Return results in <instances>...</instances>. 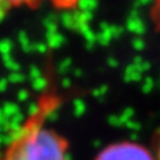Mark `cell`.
<instances>
[{
  "mask_svg": "<svg viewBox=\"0 0 160 160\" xmlns=\"http://www.w3.org/2000/svg\"><path fill=\"white\" fill-rule=\"evenodd\" d=\"M159 160H160V147H159Z\"/></svg>",
  "mask_w": 160,
  "mask_h": 160,
  "instance_id": "cell-25",
  "label": "cell"
},
{
  "mask_svg": "<svg viewBox=\"0 0 160 160\" xmlns=\"http://www.w3.org/2000/svg\"><path fill=\"white\" fill-rule=\"evenodd\" d=\"M27 95H28V93H27L26 91H22V92H20V93H19V98L24 100V99H27Z\"/></svg>",
  "mask_w": 160,
  "mask_h": 160,
  "instance_id": "cell-24",
  "label": "cell"
},
{
  "mask_svg": "<svg viewBox=\"0 0 160 160\" xmlns=\"http://www.w3.org/2000/svg\"><path fill=\"white\" fill-rule=\"evenodd\" d=\"M143 75H144V72L139 68V66L131 63V64H128V66L126 67V69H124V82H127V83H139L140 80L144 79Z\"/></svg>",
  "mask_w": 160,
  "mask_h": 160,
  "instance_id": "cell-4",
  "label": "cell"
},
{
  "mask_svg": "<svg viewBox=\"0 0 160 160\" xmlns=\"http://www.w3.org/2000/svg\"><path fill=\"white\" fill-rule=\"evenodd\" d=\"M95 160H155L144 147L136 143H116L108 146Z\"/></svg>",
  "mask_w": 160,
  "mask_h": 160,
  "instance_id": "cell-2",
  "label": "cell"
},
{
  "mask_svg": "<svg viewBox=\"0 0 160 160\" xmlns=\"http://www.w3.org/2000/svg\"><path fill=\"white\" fill-rule=\"evenodd\" d=\"M60 22H62L67 28L76 29V20H75V13L66 12L62 18H60Z\"/></svg>",
  "mask_w": 160,
  "mask_h": 160,
  "instance_id": "cell-8",
  "label": "cell"
},
{
  "mask_svg": "<svg viewBox=\"0 0 160 160\" xmlns=\"http://www.w3.org/2000/svg\"><path fill=\"white\" fill-rule=\"evenodd\" d=\"M33 49H36V51H39L40 53H42V52L46 51V44H38V46H35Z\"/></svg>",
  "mask_w": 160,
  "mask_h": 160,
  "instance_id": "cell-23",
  "label": "cell"
},
{
  "mask_svg": "<svg viewBox=\"0 0 160 160\" xmlns=\"http://www.w3.org/2000/svg\"><path fill=\"white\" fill-rule=\"evenodd\" d=\"M98 6H99L98 0H78V8L82 12L92 13L98 8Z\"/></svg>",
  "mask_w": 160,
  "mask_h": 160,
  "instance_id": "cell-7",
  "label": "cell"
},
{
  "mask_svg": "<svg viewBox=\"0 0 160 160\" xmlns=\"http://www.w3.org/2000/svg\"><path fill=\"white\" fill-rule=\"evenodd\" d=\"M69 66H71V60L67 59L66 62H62V64H60V69H62V71H66Z\"/></svg>",
  "mask_w": 160,
  "mask_h": 160,
  "instance_id": "cell-20",
  "label": "cell"
},
{
  "mask_svg": "<svg viewBox=\"0 0 160 160\" xmlns=\"http://www.w3.org/2000/svg\"><path fill=\"white\" fill-rule=\"evenodd\" d=\"M19 40H20V44L23 46V48H24V51H33V48H35V46L33 44L29 42V39H28V36L24 32H22L19 35Z\"/></svg>",
  "mask_w": 160,
  "mask_h": 160,
  "instance_id": "cell-10",
  "label": "cell"
},
{
  "mask_svg": "<svg viewBox=\"0 0 160 160\" xmlns=\"http://www.w3.org/2000/svg\"><path fill=\"white\" fill-rule=\"evenodd\" d=\"M2 3L7 4V6H16V4H23V3H32L35 0H0Z\"/></svg>",
  "mask_w": 160,
  "mask_h": 160,
  "instance_id": "cell-15",
  "label": "cell"
},
{
  "mask_svg": "<svg viewBox=\"0 0 160 160\" xmlns=\"http://www.w3.org/2000/svg\"><path fill=\"white\" fill-rule=\"evenodd\" d=\"M111 32H112L113 39H116V38H120L123 35L124 28L120 27V26H113V24H111Z\"/></svg>",
  "mask_w": 160,
  "mask_h": 160,
  "instance_id": "cell-14",
  "label": "cell"
},
{
  "mask_svg": "<svg viewBox=\"0 0 160 160\" xmlns=\"http://www.w3.org/2000/svg\"><path fill=\"white\" fill-rule=\"evenodd\" d=\"M53 106H39L36 112L15 129L0 160H69L67 143L46 126Z\"/></svg>",
  "mask_w": 160,
  "mask_h": 160,
  "instance_id": "cell-1",
  "label": "cell"
},
{
  "mask_svg": "<svg viewBox=\"0 0 160 160\" xmlns=\"http://www.w3.org/2000/svg\"><path fill=\"white\" fill-rule=\"evenodd\" d=\"M8 8H9V6H7V4H4V3L0 2V20L4 18V15H6Z\"/></svg>",
  "mask_w": 160,
  "mask_h": 160,
  "instance_id": "cell-18",
  "label": "cell"
},
{
  "mask_svg": "<svg viewBox=\"0 0 160 160\" xmlns=\"http://www.w3.org/2000/svg\"><path fill=\"white\" fill-rule=\"evenodd\" d=\"M12 51V43L9 40H0V55L3 58L9 56Z\"/></svg>",
  "mask_w": 160,
  "mask_h": 160,
  "instance_id": "cell-9",
  "label": "cell"
},
{
  "mask_svg": "<svg viewBox=\"0 0 160 160\" xmlns=\"http://www.w3.org/2000/svg\"><path fill=\"white\" fill-rule=\"evenodd\" d=\"M64 36L59 32H47V46L51 48H58L64 43Z\"/></svg>",
  "mask_w": 160,
  "mask_h": 160,
  "instance_id": "cell-6",
  "label": "cell"
},
{
  "mask_svg": "<svg viewBox=\"0 0 160 160\" xmlns=\"http://www.w3.org/2000/svg\"><path fill=\"white\" fill-rule=\"evenodd\" d=\"M155 86V80L151 76H146L143 79V84H142V91L144 93H149L153 89Z\"/></svg>",
  "mask_w": 160,
  "mask_h": 160,
  "instance_id": "cell-11",
  "label": "cell"
},
{
  "mask_svg": "<svg viewBox=\"0 0 160 160\" xmlns=\"http://www.w3.org/2000/svg\"><path fill=\"white\" fill-rule=\"evenodd\" d=\"M107 63L109 64V67H112V68H116L119 66V60L118 59H113V58H109L107 60Z\"/></svg>",
  "mask_w": 160,
  "mask_h": 160,
  "instance_id": "cell-19",
  "label": "cell"
},
{
  "mask_svg": "<svg viewBox=\"0 0 160 160\" xmlns=\"http://www.w3.org/2000/svg\"><path fill=\"white\" fill-rule=\"evenodd\" d=\"M22 80H23V75L19 72H11V75L8 78V82H11V83H20Z\"/></svg>",
  "mask_w": 160,
  "mask_h": 160,
  "instance_id": "cell-16",
  "label": "cell"
},
{
  "mask_svg": "<svg viewBox=\"0 0 160 160\" xmlns=\"http://www.w3.org/2000/svg\"><path fill=\"white\" fill-rule=\"evenodd\" d=\"M152 0H136V7H143V6H147L149 4Z\"/></svg>",
  "mask_w": 160,
  "mask_h": 160,
  "instance_id": "cell-21",
  "label": "cell"
},
{
  "mask_svg": "<svg viewBox=\"0 0 160 160\" xmlns=\"http://www.w3.org/2000/svg\"><path fill=\"white\" fill-rule=\"evenodd\" d=\"M29 76H31L32 82H33V80H36V79H39V78H42L43 75H42V72H40V69H39L38 67H32L31 69H29Z\"/></svg>",
  "mask_w": 160,
  "mask_h": 160,
  "instance_id": "cell-17",
  "label": "cell"
},
{
  "mask_svg": "<svg viewBox=\"0 0 160 160\" xmlns=\"http://www.w3.org/2000/svg\"><path fill=\"white\" fill-rule=\"evenodd\" d=\"M126 29H128V32H132L133 35H136L138 38H142L147 31L146 22L142 16V13L139 12L138 8H133L131 13L128 15L127 22H126Z\"/></svg>",
  "mask_w": 160,
  "mask_h": 160,
  "instance_id": "cell-3",
  "label": "cell"
},
{
  "mask_svg": "<svg viewBox=\"0 0 160 160\" xmlns=\"http://www.w3.org/2000/svg\"><path fill=\"white\" fill-rule=\"evenodd\" d=\"M132 47L135 51H138V52H142L144 48H146V42L142 39V38H135L132 40Z\"/></svg>",
  "mask_w": 160,
  "mask_h": 160,
  "instance_id": "cell-12",
  "label": "cell"
},
{
  "mask_svg": "<svg viewBox=\"0 0 160 160\" xmlns=\"http://www.w3.org/2000/svg\"><path fill=\"white\" fill-rule=\"evenodd\" d=\"M32 86H33L35 89H39V91H42V89L46 88L47 82H46V79L42 76V78H39V79H36V80H33V82H32Z\"/></svg>",
  "mask_w": 160,
  "mask_h": 160,
  "instance_id": "cell-13",
  "label": "cell"
},
{
  "mask_svg": "<svg viewBox=\"0 0 160 160\" xmlns=\"http://www.w3.org/2000/svg\"><path fill=\"white\" fill-rule=\"evenodd\" d=\"M96 38H98L99 44H102V46H108V44L111 43V40L113 39L112 32H111V24H107V23L100 24V29L96 33Z\"/></svg>",
  "mask_w": 160,
  "mask_h": 160,
  "instance_id": "cell-5",
  "label": "cell"
},
{
  "mask_svg": "<svg viewBox=\"0 0 160 160\" xmlns=\"http://www.w3.org/2000/svg\"><path fill=\"white\" fill-rule=\"evenodd\" d=\"M8 86V79H0V89H6Z\"/></svg>",
  "mask_w": 160,
  "mask_h": 160,
  "instance_id": "cell-22",
  "label": "cell"
}]
</instances>
